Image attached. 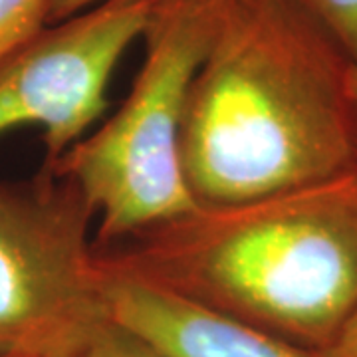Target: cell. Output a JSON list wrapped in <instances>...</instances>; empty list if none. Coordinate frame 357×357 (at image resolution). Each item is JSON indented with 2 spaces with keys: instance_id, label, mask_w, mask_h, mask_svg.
Listing matches in <instances>:
<instances>
[{
  "instance_id": "cell-6",
  "label": "cell",
  "mask_w": 357,
  "mask_h": 357,
  "mask_svg": "<svg viewBox=\"0 0 357 357\" xmlns=\"http://www.w3.org/2000/svg\"><path fill=\"white\" fill-rule=\"evenodd\" d=\"M100 262L107 316L165 357H324Z\"/></svg>"
},
{
  "instance_id": "cell-5",
  "label": "cell",
  "mask_w": 357,
  "mask_h": 357,
  "mask_svg": "<svg viewBox=\"0 0 357 357\" xmlns=\"http://www.w3.org/2000/svg\"><path fill=\"white\" fill-rule=\"evenodd\" d=\"M153 0H103L46 24L0 58V135L36 126L56 163L107 109L115 66L143 36Z\"/></svg>"
},
{
  "instance_id": "cell-4",
  "label": "cell",
  "mask_w": 357,
  "mask_h": 357,
  "mask_svg": "<svg viewBox=\"0 0 357 357\" xmlns=\"http://www.w3.org/2000/svg\"><path fill=\"white\" fill-rule=\"evenodd\" d=\"M93 227L86 197L52 167L0 183V357H68L109 318Z\"/></svg>"
},
{
  "instance_id": "cell-11",
  "label": "cell",
  "mask_w": 357,
  "mask_h": 357,
  "mask_svg": "<svg viewBox=\"0 0 357 357\" xmlns=\"http://www.w3.org/2000/svg\"><path fill=\"white\" fill-rule=\"evenodd\" d=\"M103 0H48V24L66 20L74 14L84 13Z\"/></svg>"
},
{
  "instance_id": "cell-12",
  "label": "cell",
  "mask_w": 357,
  "mask_h": 357,
  "mask_svg": "<svg viewBox=\"0 0 357 357\" xmlns=\"http://www.w3.org/2000/svg\"><path fill=\"white\" fill-rule=\"evenodd\" d=\"M356 105H357V64H356Z\"/></svg>"
},
{
  "instance_id": "cell-1",
  "label": "cell",
  "mask_w": 357,
  "mask_h": 357,
  "mask_svg": "<svg viewBox=\"0 0 357 357\" xmlns=\"http://www.w3.org/2000/svg\"><path fill=\"white\" fill-rule=\"evenodd\" d=\"M181 163L197 204L356 169L354 60L298 0H225L187 96Z\"/></svg>"
},
{
  "instance_id": "cell-9",
  "label": "cell",
  "mask_w": 357,
  "mask_h": 357,
  "mask_svg": "<svg viewBox=\"0 0 357 357\" xmlns=\"http://www.w3.org/2000/svg\"><path fill=\"white\" fill-rule=\"evenodd\" d=\"M357 64V0H298Z\"/></svg>"
},
{
  "instance_id": "cell-2",
  "label": "cell",
  "mask_w": 357,
  "mask_h": 357,
  "mask_svg": "<svg viewBox=\"0 0 357 357\" xmlns=\"http://www.w3.org/2000/svg\"><path fill=\"white\" fill-rule=\"evenodd\" d=\"M103 264L321 351L357 310V167L195 208L96 248Z\"/></svg>"
},
{
  "instance_id": "cell-7",
  "label": "cell",
  "mask_w": 357,
  "mask_h": 357,
  "mask_svg": "<svg viewBox=\"0 0 357 357\" xmlns=\"http://www.w3.org/2000/svg\"><path fill=\"white\" fill-rule=\"evenodd\" d=\"M68 357H165L112 318L100 321Z\"/></svg>"
},
{
  "instance_id": "cell-3",
  "label": "cell",
  "mask_w": 357,
  "mask_h": 357,
  "mask_svg": "<svg viewBox=\"0 0 357 357\" xmlns=\"http://www.w3.org/2000/svg\"><path fill=\"white\" fill-rule=\"evenodd\" d=\"M225 0H153L145 58L128 98L52 167L70 177L96 215L93 246L197 206L181 163L189 88L208 52Z\"/></svg>"
},
{
  "instance_id": "cell-8",
  "label": "cell",
  "mask_w": 357,
  "mask_h": 357,
  "mask_svg": "<svg viewBox=\"0 0 357 357\" xmlns=\"http://www.w3.org/2000/svg\"><path fill=\"white\" fill-rule=\"evenodd\" d=\"M48 24V0H0V58Z\"/></svg>"
},
{
  "instance_id": "cell-10",
  "label": "cell",
  "mask_w": 357,
  "mask_h": 357,
  "mask_svg": "<svg viewBox=\"0 0 357 357\" xmlns=\"http://www.w3.org/2000/svg\"><path fill=\"white\" fill-rule=\"evenodd\" d=\"M324 357H357V310L330 344L321 349Z\"/></svg>"
}]
</instances>
